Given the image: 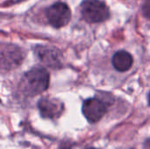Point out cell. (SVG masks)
<instances>
[{"label": "cell", "mask_w": 150, "mask_h": 149, "mask_svg": "<svg viewBox=\"0 0 150 149\" xmlns=\"http://www.w3.org/2000/svg\"><path fill=\"white\" fill-rule=\"evenodd\" d=\"M20 85L22 90L28 96L39 95L48 88L49 74L41 67L33 68L25 74Z\"/></svg>", "instance_id": "obj_1"}, {"label": "cell", "mask_w": 150, "mask_h": 149, "mask_svg": "<svg viewBox=\"0 0 150 149\" xmlns=\"http://www.w3.org/2000/svg\"><path fill=\"white\" fill-rule=\"evenodd\" d=\"M80 13L90 24L102 23L110 18V10L101 0H83L80 4Z\"/></svg>", "instance_id": "obj_2"}, {"label": "cell", "mask_w": 150, "mask_h": 149, "mask_svg": "<svg viewBox=\"0 0 150 149\" xmlns=\"http://www.w3.org/2000/svg\"><path fill=\"white\" fill-rule=\"evenodd\" d=\"M25 58L24 51L18 46L0 43V70L10 71L21 65Z\"/></svg>", "instance_id": "obj_3"}, {"label": "cell", "mask_w": 150, "mask_h": 149, "mask_svg": "<svg viewBox=\"0 0 150 149\" xmlns=\"http://www.w3.org/2000/svg\"><path fill=\"white\" fill-rule=\"evenodd\" d=\"M48 23L54 28H61L69 24L71 19V11L67 4L57 2L46 10Z\"/></svg>", "instance_id": "obj_4"}, {"label": "cell", "mask_w": 150, "mask_h": 149, "mask_svg": "<svg viewBox=\"0 0 150 149\" xmlns=\"http://www.w3.org/2000/svg\"><path fill=\"white\" fill-rule=\"evenodd\" d=\"M107 112V104L98 97H91L83 103L82 112L90 123H97Z\"/></svg>", "instance_id": "obj_5"}, {"label": "cell", "mask_w": 150, "mask_h": 149, "mask_svg": "<svg viewBox=\"0 0 150 149\" xmlns=\"http://www.w3.org/2000/svg\"><path fill=\"white\" fill-rule=\"evenodd\" d=\"M34 54L43 64L49 68H59L62 65L61 52L53 47L38 45L34 47Z\"/></svg>", "instance_id": "obj_6"}, {"label": "cell", "mask_w": 150, "mask_h": 149, "mask_svg": "<svg viewBox=\"0 0 150 149\" xmlns=\"http://www.w3.org/2000/svg\"><path fill=\"white\" fill-rule=\"evenodd\" d=\"M38 108L43 119L55 120L64 112L63 103L56 98L43 97L38 102Z\"/></svg>", "instance_id": "obj_7"}, {"label": "cell", "mask_w": 150, "mask_h": 149, "mask_svg": "<svg viewBox=\"0 0 150 149\" xmlns=\"http://www.w3.org/2000/svg\"><path fill=\"white\" fill-rule=\"evenodd\" d=\"M112 62L116 70L120 72H126L133 66L134 58L130 53L125 50H120L113 54Z\"/></svg>", "instance_id": "obj_8"}, {"label": "cell", "mask_w": 150, "mask_h": 149, "mask_svg": "<svg viewBox=\"0 0 150 149\" xmlns=\"http://www.w3.org/2000/svg\"><path fill=\"white\" fill-rule=\"evenodd\" d=\"M142 10L143 16L146 18L150 19V0H144Z\"/></svg>", "instance_id": "obj_9"}, {"label": "cell", "mask_w": 150, "mask_h": 149, "mask_svg": "<svg viewBox=\"0 0 150 149\" xmlns=\"http://www.w3.org/2000/svg\"><path fill=\"white\" fill-rule=\"evenodd\" d=\"M58 149H72V144H70L69 142H63L61 144Z\"/></svg>", "instance_id": "obj_10"}, {"label": "cell", "mask_w": 150, "mask_h": 149, "mask_svg": "<svg viewBox=\"0 0 150 149\" xmlns=\"http://www.w3.org/2000/svg\"><path fill=\"white\" fill-rule=\"evenodd\" d=\"M148 100H149V105H150V92L149 94V97H148Z\"/></svg>", "instance_id": "obj_11"}, {"label": "cell", "mask_w": 150, "mask_h": 149, "mask_svg": "<svg viewBox=\"0 0 150 149\" xmlns=\"http://www.w3.org/2000/svg\"><path fill=\"white\" fill-rule=\"evenodd\" d=\"M86 149H96V148H86Z\"/></svg>", "instance_id": "obj_12"}]
</instances>
